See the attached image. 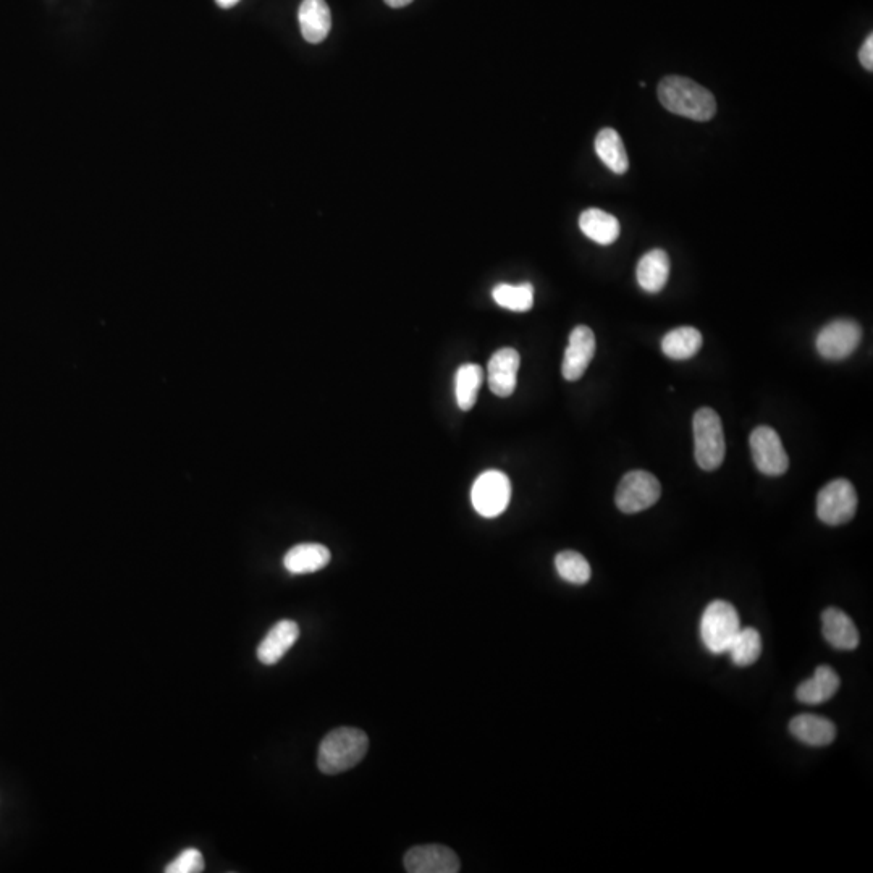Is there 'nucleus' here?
<instances>
[{
  "label": "nucleus",
  "mask_w": 873,
  "mask_h": 873,
  "mask_svg": "<svg viewBox=\"0 0 873 873\" xmlns=\"http://www.w3.org/2000/svg\"><path fill=\"white\" fill-rule=\"evenodd\" d=\"M657 93L662 106L671 114L696 122H709L717 114V101L709 89L684 76H665Z\"/></svg>",
  "instance_id": "1"
},
{
  "label": "nucleus",
  "mask_w": 873,
  "mask_h": 873,
  "mask_svg": "<svg viewBox=\"0 0 873 873\" xmlns=\"http://www.w3.org/2000/svg\"><path fill=\"white\" fill-rule=\"evenodd\" d=\"M369 749V738L363 730L343 726L330 731L319 746L317 767L325 775L346 772L364 759Z\"/></svg>",
  "instance_id": "2"
},
{
  "label": "nucleus",
  "mask_w": 873,
  "mask_h": 873,
  "mask_svg": "<svg viewBox=\"0 0 873 873\" xmlns=\"http://www.w3.org/2000/svg\"><path fill=\"white\" fill-rule=\"evenodd\" d=\"M694 455L699 468L715 471L725 460V434L722 419L712 408H702L694 414Z\"/></svg>",
  "instance_id": "3"
},
{
  "label": "nucleus",
  "mask_w": 873,
  "mask_h": 873,
  "mask_svg": "<svg viewBox=\"0 0 873 873\" xmlns=\"http://www.w3.org/2000/svg\"><path fill=\"white\" fill-rule=\"evenodd\" d=\"M741 629L736 608L725 600H713L707 605L701 621V637L704 646L712 654H725L736 634Z\"/></svg>",
  "instance_id": "4"
},
{
  "label": "nucleus",
  "mask_w": 873,
  "mask_h": 873,
  "mask_svg": "<svg viewBox=\"0 0 873 873\" xmlns=\"http://www.w3.org/2000/svg\"><path fill=\"white\" fill-rule=\"evenodd\" d=\"M660 495H662V485L654 474L647 471H631L618 484L615 495L616 507L626 515H634L654 507Z\"/></svg>",
  "instance_id": "5"
},
{
  "label": "nucleus",
  "mask_w": 873,
  "mask_h": 873,
  "mask_svg": "<svg viewBox=\"0 0 873 873\" xmlns=\"http://www.w3.org/2000/svg\"><path fill=\"white\" fill-rule=\"evenodd\" d=\"M857 494L848 479H836L825 485L817 497V516L828 526H841L854 518Z\"/></svg>",
  "instance_id": "6"
},
{
  "label": "nucleus",
  "mask_w": 873,
  "mask_h": 873,
  "mask_svg": "<svg viewBox=\"0 0 873 873\" xmlns=\"http://www.w3.org/2000/svg\"><path fill=\"white\" fill-rule=\"evenodd\" d=\"M511 482L500 471H485L477 477L471 490L474 510L484 518H497L510 505Z\"/></svg>",
  "instance_id": "7"
},
{
  "label": "nucleus",
  "mask_w": 873,
  "mask_h": 873,
  "mask_svg": "<svg viewBox=\"0 0 873 873\" xmlns=\"http://www.w3.org/2000/svg\"><path fill=\"white\" fill-rule=\"evenodd\" d=\"M861 340V325L851 319H836L820 330L815 346L822 358L840 361L851 356Z\"/></svg>",
  "instance_id": "8"
},
{
  "label": "nucleus",
  "mask_w": 873,
  "mask_h": 873,
  "mask_svg": "<svg viewBox=\"0 0 873 873\" xmlns=\"http://www.w3.org/2000/svg\"><path fill=\"white\" fill-rule=\"evenodd\" d=\"M752 458L760 473L765 476H781L788 471L789 458L780 435L772 427L760 426L749 437Z\"/></svg>",
  "instance_id": "9"
},
{
  "label": "nucleus",
  "mask_w": 873,
  "mask_h": 873,
  "mask_svg": "<svg viewBox=\"0 0 873 873\" xmlns=\"http://www.w3.org/2000/svg\"><path fill=\"white\" fill-rule=\"evenodd\" d=\"M403 864L408 873H458L461 870L456 852L440 844L410 849L405 854Z\"/></svg>",
  "instance_id": "10"
},
{
  "label": "nucleus",
  "mask_w": 873,
  "mask_h": 873,
  "mask_svg": "<svg viewBox=\"0 0 873 873\" xmlns=\"http://www.w3.org/2000/svg\"><path fill=\"white\" fill-rule=\"evenodd\" d=\"M595 355V335L586 325H579L571 332L566 346L561 372L570 382L581 379Z\"/></svg>",
  "instance_id": "11"
},
{
  "label": "nucleus",
  "mask_w": 873,
  "mask_h": 873,
  "mask_svg": "<svg viewBox=\"0 0 873 873\" xmlns=\"http://www.w3.org/2000/svg\"><path fill=\"white\" fill-rule=\"evenodd\" d=\"M519 364H521V358H519V353L515 348H502V350L495 351L494 356L490 358L489 367H487V380H489L490 390L497 397L507 398L515 392Z\"/></svg>",
  "instance_id": "12"
},
{
  "label": "nucleus",
  "mask_w": 873,
  "mask_h": 873,
  "mask_svg": "<svg viewBox=\"0 0 873 873\" xmlns=\"http://www.w3.org/2000/svg\"><path fill=\"white\" fill-rule=\"evenodd\" d=\"M300 637V626L295 621L282 620L275 623L258 647L259 662L264 665L279 663Z\"/></svg>",
  "instance_id": "13"
},
{
  "label": "nucleus",
  "mask_w": 873,
  "mask_h": 873,
  "mask_svg": "<svg viewBox=\"0 0 873 873\" xmlns=\"http://www.w3.org/2000/svg\"><path fill=\"white\" fill-rule=\"evenodd\" d=\"M822 633L825 641L838 650H854L861 641L854 621L840 608H827L822 613Z\"/></svg>",
  "instance_id": "14"
},
{
  "label": "nucleus",
  "mask_w": 873,
  "mask_h": 873,
  "mask_svg": "<svg viewBox=\"0 0 873 873\" xmlns=\"http://www.w3.org/2000/svg\"><path fill=\"white\" fill-rule=\"evenodd\" d=\"M298 20L303 38L311 44L322 43L332 28V15L325 0H303Z\"/></svg>",
  "instance_id": "15"
},
{
  "label": "nucleus",
  "mask_w": 873,
  "mask_h": 873,
  "mask_svg": "<svg viewBox=\"0 0 873 873\" xmlns=\"http://www.w3.org/2000/svg\"><path fill=\"white\" fill-rule=\"evenodd\" d=\"M789 731L794 738L812 747L830 746L836 738V726L820 715L802 713L789 723Z\"/></svg>",
  "instance_id": "16"
},
{
  "label": "nucleus",
  "mask_w": 873,
  "mask_h": 873,
  "mask_svg": "<svg viewBox=\"0 0 873 873\" xmlns=\"http://www.w3.org/2000/svg\"><path fill=\"white\" fill-rule=\"evenodd\" d=\"M840 676L827 665L815 670L814 676L799 684L796 689V697L801 704L819 705L830 701L840 689Z\"/></svg>",
  "instance_id": "17"
},
{
  "label": "nucleus",
  "mask_w": 873,
  "mask_h": 873,
  "mask_svg": "<svg viewBox=\"0 0 873 873\" xmlns=\"http://www.w3.org/2000/svg\"><path fill=\"white\" fill-rule=\"evenodd\" d=\"M637 283L642 290L658 293L667 285L670 277V258L663 249H652L642 256L637 264Z\"/></svg>",
  "instance_id": "18"
},
{
  "label": "nucleus",
  "mask_w": 873,
  "mask_h": 873,
  "mask_svg": "<svg viewBox=\"0 0 873 873\" xmlns=\"http://www.w3.org/2000/svg\"><path fill=\"white\" fill-rule=\"evenodd\" d=\"M330 550L321 544H300L288 550L283 558L285 570L291 574H309L329 565Z\"/></svg>",
  "instance_id": "19"
},
{
  "label": "nucleus",
  "mask_w": 873,
  "mask_h": 873,
  "mask_svg": "<svg viewBox=\"0 0 873 873\" xmlns=\"http://www.w3.org/2000/svg\"><path fill=\"white\" fill-rule=\"evenodd\" d=\"M579 228L589 240L599 245H612L620 237V222L612 214L600 209H587L579 217Z\"/></svg>",
  "instance_id": "20"
},
{
  "label": "nucleus",
  "mask_w": 873,
  "mask_h": 873,
  "mask_svg": "<svg viewBox=\"0 0 873 873\" xmlns=\"http://www.w3.org/2000/svg\"><path fill=\"white\" fill-rule=\"evenodd\" d=\"M595 152L600 161L607 165L616 175L628 172L629 159L625 144L621 140L620 133L613 128H604L595 138Z\"/></svg>",
  "instance_id": "21"
},
{
  "label": "nucleus",
  "mask_w": 873,
  "mask_h": 873,
  "mask_svg": "<svg viewBox=\"0 0 873 873\" xmlns=\"http://www.w3.org/2000/svg\"><path fill=\"white\" fill-rule=\"evenodd\" d=\"M702 334L694 327H679L670 330L662 340V351L665 356L676 361L691 359L701 350Z\"/></svg>",
  "instance_id": "22"
},
{
  "label": "nucleus",
  "mask_w": 873,
  "mask_h": 873,
  "mask_svg": "<svg viewBox=\"0 0 873 873\" xmlns=\"http://www.w3.org/2000/svg\"><path fill=\"white\" fill-rule=\"evenodd\" d=\"M736 667H751L762 655V637L754 628H741L726 650Z\"/></svg>",
  "instance_id": "23"
},
{
  "label": "nucleus",
  "mask_w": 873,
  "mask_h": 873,
  "mask_svg": "<svg viewBox=\"0 0 873 873\" xmlns=\"http://www.w3.org/2000/svg\"><path fill=\"white\" fill-rule=\"evenodd\" d=\"M484 380V371L477 364H464L456 372V403L460 410L469 411L476 405L477 393Z\"/></svg>",
  "instance_id": "24"
},
{
  "label": "nucleus",
  "mask_w": 873,
  "mask_h": 873,
  "mask_svg": "<svg viewBox=\"0 0 873 873\" xmlns=\"http://www.w3.org/2000/svg\"><path fill=\"white\" fill-rule=\"evenodd\" d=\"M492 296L498 306L515 313H526L534 304V287L531 283H521V285L500 283L492 291Z\"/></svg>",
  "instance_id": "25"
},
{
  "label": "nucleus",
  "mask_w": 873,
  "mask_h": 873,
  "mask_svg": "<svg viewBox=\"0 0 873 873\" xmlns=\"http://www.w3.org/2000/svg\"><path fill=\"white\" fill-rule=\"evenodd\" d=\"M555 568L560 574L561 579H565L570 584L582 586L591 579V565L586 558L582 557L581 553L573 552V550H565L558 553L555 557Z\"/></svg>",
  "instance_id": "26"
},
{
  "label": "nucleus",
  "mask_w": 873,
  "mask_h": 873,
  "mask_svg": "<svg viewBox=\"0 0 873 873\" xmlns=\"http://www.w3.org/2000/svg\"><path fill=\"white\" fill-rule=\"evenodd\" d=\"M204 870V857L198 849H185L175 861L165 867V873H199Z\"/></svg>",
  "instance_id": "27"
},
{
  "label": "nucleus",
  "mask_w": 873,
  "mask_h": 873,
  "mask_svg": "<svg viewBox=\"0 0 873 873\" xmlns=\"http://www.w3.org/2000/svg\"><path fill=\"white\" fill-rule=\"evenodd\" d=\"M859 60H861L862 67L867 68V70H872L873 68V36L870 34L869 38L865 39L864 44H862L861 51H859Z\"/></svg>",
  "instance_id": "28"
},
{
  "label": "nucleus",
  "mask_w": 873,
  "mask_h": 873,
  "mask_svg": "<svg viewBox=\"0 0 873 873\" xmlns=\"http://www.w3.org/2000/svg\"><path fill=\"white\" fill-rule=\"evenodd\" d=\"M413 0H385V4L388 7H392V9H401V7H406V5H410Z\"/></svg>",
  "instance_id": "29"
},
{
  "label": "nucleus",
  "mask_w": 873,
  "mask_h": 873,
  "mask_svg": "<svg viewBox=\"0 0 873 873\" xmlns=\"http://www.w3.org/2000/svg\"><path fill=\"white\" fill-rule=\"evenodd\" d=\"M240 0H217V4L222 7V9H230L233 5H237Z\"/></svg>",
  "instance_id": "30"
}]
</instances>
